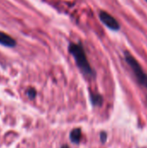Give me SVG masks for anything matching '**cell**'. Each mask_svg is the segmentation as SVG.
Returning <instances> with one entry per match:
<instances>
[{"mask_svg": "<svg viewBox=\"0 0 147 148\" xmlns=\"http://www.w3.org/2000/svg\"><path fill=\"white\" fill-rule=\"evenodd\" d=\"M0 44L5 47L12 48L16 46V41L10 35H7L6 33L0 31Z\"/></svg>", "mask_w": 147, "mask_h": 148, "instance_id": "4", "label": "cell"}, {"mask_svg": "<svg viewBox=\"0 0 147 148\" xmlns=\"http://www.w3.org/2000/svg\"><path fill=\"white\" fill-rule=\"evenodd\" d=\"M68 50L73 56V57L75 58L76 64L81 69V71L88 76H93L94 73L88 62V57L86 56L83 47L80 44L72 43L69 45Z\"/></svg>", "mask_w": 147, "mask_h": 148, "instance_id": "1", "label": "cell"}, {"mask_svg": "<svg viewBox=\"0 0 147 148\" xmlns=\"http://www.w3.org/2000/svg\"><path fill=\"white\" fill-rule=\"evenodd\" d=\"M125 59L128 66L132 69V71L139 84L147 89V74L145 72L138 60L129 51H125Z\"/></svg>", "mask_w": 147, "mask_h": 148, "instance_id": "2", "label": "cell"}, {"mask_svg": "<svg viewBox=\"0 0 147 148\" xmlns=\"http://www.w3.org/2000/svg\"><path fill=\"white\" fill-rule=\"evenodd\" d=\"M106 138H107V136H106V134H102V141H103V142L106 140Z\"/></svg>", "mask_w": 147, "mask_h": 148, "instance_id": "7", "label": "cell"}, {"mask_svg": "<svg viewBox=\"0 0 147 148\" xmlns=\"http://www.w3.org/2000/svg\"><path fill=\"white\" fill-rule=\"evenodd\" d=\"M28 95H29L30 98H33V97H35V95H36V92H35L33 89H29V90L28 91Z\"/></svg>", "mask_w": 147, "mask_h": 148, "instance_id": "6", "label": "cell"}, {"mask_svg": "<svg viewBox=\"0 0 147 148\" xmlns=\"http://www.w3.org/2000/svg\"><path fill=\"white\" fill-rule=\"evenodd\" d=\"M81 137V130L80 129H75V130H73L72 133H71V140L75 142H78L80 140Z\"/></svg>", "mask_w": 147, "mask_h": 148, "instance_id": "5", "label": "cell"}, {"mask_svg": "<svg viewBox=\"0 0 147 148\" xmlns=\"http://www.w3.org/2000/svg\"><path fill=\"white\" fill-rule=\"evenodd\" d=\"M100 19L101 21L110 29L112 30H119L120 29V23H118V21L112 16L110 15L108 12L101 10L99 14Z\"/></svg>", "mask_w": 147, "mask_h": 148, "instance_id": "3", "label": "cell"}, {"mask_svg": "<svg viewBox=\"0 0 147 148\" xmlns=\"http://www.w3.org/2000/svg\"><path fill=\"white\" fill-rule=\"evenodd\" d=\"M63 148H68V147H63Z\"/></svg>", "mask_w": 147, "mask_h": 148, "instance_id": "8", "label": "cell"}, {"mask_svg": "<svg viewBox=\"0 0 147 148\" xmlns=\"http://www.w3.org/2000/svg\"><path fill=\"white\" fill-rule=\"evenodd\" d=\"M146 3H147V0H146Z\"/></svg>", "mask_w": 147, "mask_h": 148, "instance_id": "9", "label": "cell"}]
</instances>
